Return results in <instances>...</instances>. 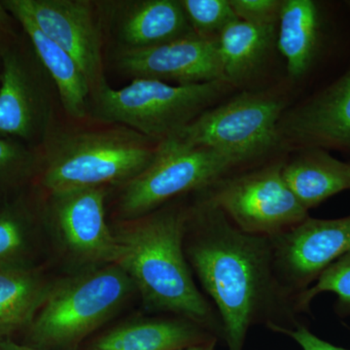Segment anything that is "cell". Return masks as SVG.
<instances>
[{"label": "cell", "instance_id": "17", "mask_svg": "<svg viewBox=\"0 0 350 350\" xmlns=\"http://www.w3.org/2000/svg\"><path fill=\"white\" fill-rule=\"evenodd\" d=\"M211 338H219L183 317L146 319L112 329L87 350H179Z\"/></svg>", "mask_w": 350, "mask_h": 350}, {"label": "cell", "instance_id": "3", "mask_svg": "<svg viewBox=\"0 0 350 350\" xmlns=\"http://www.w3.org/2000/svg\"><path fill=\"white\" fill-rule=\"evenodd\" d=\"M151 142L126 126L59 133L46 150L41 183L50 194L126 184L155 159Z\"/></svg>", "mask_w": 350, "mask_h": 350}, {"label": "cell", "instance_id": "25", "mask_svg": "<svg viewBox=\"0 0 350 350\" xmlns=\"http://www.w3.org/2000/svg\"><path fill=\"white\" fill-rule=\"evenodd\" d=\"M36 162L31 151L13 140L0 137V186L29 174Z\"/></svg>", "mask_w": 350, "mask_h": 350}, {"label": "cell", "instance_id": "10", "mask_svg": "<svg viewBox=\"0 0 350 350\" xmlns=\"http://www.w3.org/2000/svg\"><path fill=\"white\" fill-rule=\"evenodd\" d=\"M44 34L75 59L91 98L107 86L103 71L100 29L87 0H15ZM91 100V98H90Z\"/></svg>", "mask_w": 350, "mask_h": 350}, {"label": "cell", "instance_id": "21", "mask_svg": "<svg viewBox=\"0 0 350 350\" xmlns=\"http://www.w3.org/2000/svg\"><path fill=\"white\" fill-rule=\"evenodd\" d=\"M275 25H258L237 20L218 36L223 75L230 85L248 79L261 66L275 38Z\"/></svg>", "mask_w": 350, "mask_h": 350}, {"label": "cell", "instance_id": "8", "mask_svg": "<svg viewBox=\"0 0 350 350\" xmlns=\"http://www.w3.org/2000/svg\"><path fill=\"white\" fill-rule=\"evenodd\" d=\"M282 163L230 175L202 192L241 231L255 236H280L305 221L301 206L283 178Z\"/></svg>", "mask_w": 350, "mask_h": 350}, {"label": "cell", "instance_id": "19", "mask_svg": "<svg viewBox=\"0 0 350 350\" xmlns=\"http://www.w3.org/2000/svg\"><path fill=\"white\" fill-rule=\"evenodd\" d=\"M282 175L308 211L333 196L350 190L349 163L338 160L325 149H301L294 160L283 163Z\"/></svg>", "mask_w": 350, "mask_h": 350}, {"label": "cell", "instance_id": "26", "mask_svg": "<svg viewBox=\"0 0 350 350\" xmlns=\"http://www.w3.org/2000/svg\"><path fill=\"white\" fill-rule=\"evenodd\" d=\"M239 20L258 25H275L280 20V0H230Z\"/></svg>", "mask_w": 350, "mask_h": 350}, {"label": "cell", "instance_id": "27", "mask_svg": "<svg viewBox=\"0 0 350 350\" xmlns=\"http://www.w3.org/2000/svg\"><path fill=\"white\" fill-rule=\"evenodd\" d=\"M273 332L289 336L297 344L300 345L301 350H350L337 347V345H332L330 342L322 340L301 324H299L296 328L292 329V330L278 328L275 329Z\"/></svg>", "mask_w": 350, "mask_h": 350}, {"label": "cell", "instance_id": "6", "mask_svg": "<svg viewBox=\"0 0 350 350\" xmlns=\"http://www.w3.org/2000/svg\"><path fill=\"white\" fill-rule=\"evenodd\" d=\"M243 163L232 154L167 138L158 144L149 167L124 186L120 215L128 220L144 217L177 196L204 192Z\"/></svg>", "mask_w": 350, "mask_h": 350}, {"label": "cell", "instance_id": "22", "mask_svg": "<svg viewBox=\"0 0 350 350\" xmlns=\"http://www.w3.org/2000/svg\"><path fill=\"white\" fill-rule=\"evenodd\" d=\"M333 293L337 296L336 313L340 317L350 315V251L331 264L319 275L312 286L301 292L296 298L298 314L310 312V304L317 295Z\"/></svg>", "mask_w": 350, "mask_h": 350}, {"label": "cell", "instance_id": "18", "mask_svg": "<svg viewBox=\"0 0 350 350\" xmlns=\"http://www.w3.org/2000/svg\"><path fill=\"white\" fill-rule=\"evenodd\" d=\"M278 22V49L286 61L290 77L299 79L312 68L321 50V7L312 0H284Z\"/></svg>", "mask_w": 350, "mask_h": 350}, {"label": "cell", "instance_id": "2", "mask_svg": "<svg viewBox=\"0 0 350 350\" xmlns=\"http://www.w3.org/2000/svg\"><path fill=\"white\" fill-rule=\"evenodd\" d=\"M189 209H157L114 232L115 265L131 278L152 312L192 320L223 338L222 324L211 301L194 282L184 250Z\"/></svg>", "mask_w": 350, "mask_h": 350}, {"label": "cell", "instance_id": "4", "mask_svg": "<svg viewBox=\"0 0 350 350\" xmlns=\"http://www.w3.org/2000/svg\"><path fill=\"white\" fill-rule=\"evenodd\" d=\"M117 265H107L53 285L25 345L41 350H73L116 313L133 289Z\"/></svg>", "mask_w": 350, "mask_h": 350}, {"label": "cell", "instance_id": "1", "mask_svg": "<svg viewBox=\"0 0 350 350\" xmlns=\"http://www.w3.org/2000/svg\"><path fill=\"white\" fill-rule=\"evenodd\" d=\"M187 232L186 258L213 301L229 350H243L253 326L292 330L300 324L294 298L276 275L271 238L241 231L202 196L189 208Z\"/></svg>", "mask_w": 350, "mask_h": 350}, {"label": "cell", "instance_id": "5", "mask_svg": "<svg viewBox=\"0 0 350 350\" xmlns=\"http://www.w3.org/2000/svg\"><path fill=\"white\" fill-rule=\"evenodd\" d=\"M231 86L224 80L170 85L133 78L128 86L116 90L107 85L92 96L90 112L101 122L120 124L160 144L211 109Z\"/></svg>", "mask_w": 350, "mask_h": 350}, {"label": "cell", "instance_id": "9", "mask_svg": "<svg viewBox=\"0 0 350 350\" xmlns=\"http://www.w3.org/2000/svg\"><path fill=\"white\" fill-rule=\"evenodd\" d=\"M273 266L280 284L293 297L305 291L338 258L350 251V215L306 218L293 229L271 238Z\"/></svg>", "mask_w": 350, "mask_h": 350}, {"label": "cell", "instance_id": "15", "mask_svg": "<svg viewBox=\"0 0 350 350\" xmlns=\"http://www.w3.org/2000/svg\"><path fill=\"white\" fill-rule=\"evenodd\" d=\"M29 69L11 51L2 55L0 135L31 138L47 124V109Z\"/></svg>", "mask_w": 350, "mask_h": 350}, {"label": "cell", "instance_id": "20", "mask_svg": "<svg viewBox=\"0 0 350 350\" xmlns=\"http://www.w3.org/2000/svg\"><path fill=\"white\" fill-rule=\"evenodd\" d=\"M53 285L27 265L0 269V340L29 328Z\"/></svg>", "mask_w": 350, "mask_h": 350}, {"label": "cell", "instance_id": "13", "mask_svg": "<svg viewBox=\"0 0 350 350\" xmlns=\"http://www.w3.org/2000/svg\"><path fill=\"white\" fill-rule=\"evenodd\" d=\"M280 142L300 149L350 151V68L286 115Z\"/></svg>", "mask_w": 350, "mask_h": 350}, {"label": "cell", "instance_id": "24", "mask_svg": "<svg viewBox=\"0 0 350 350\" xmlns=\"http://www.w3.org/2000/svg\"><path fill=\"white\" fill-rule=\"evenodd\" d=\"M196 36L218 38L221 32L239 20L230 0H180Z\"/></svg>", "mask_w": 350, "mask_h": 350}, {"label": "cell", "instance_id": "11", "mask_svg": "<svg viewBox=\"0 0 350 350\" xmlns=\"http://www.w3.org/2000/svg\"><path fill=\"white\" fill-rule=\"evenodd\" d=\"M105 187L51 194L49 214L66 250L79 261L115 264L118 244L105 220Z\"/></svg>", "mask_w": 350, "mask_h": 350}, {"label": "cell", "instance_id": "12", "mask_svg": "<svg viewBox=\"0 0 350 350\" xmlns=\"http://www.w3.org/2000/svg\"><path fill=\"white\" fill-rule=\"evenodd\" d=\"M116 66L133 78L194 85L224 80L218 38L191 36L140 50L118 49Z\"/></svg>", "mask_w": 350, "mask_h": 350}, {"label": "cell", "instance_id": "31", "mask_svg": "<svg viewBox=\"0 0 350 350\" xmlns=\"http://www.w3.org/2000/svg\"><path fill=\"white\" fill-rule=\"evenodd\" d=\"M349 165H350V162H349Z\"/></svg>", "mask_w": 350, "mask_h": 350}, {"label": "cell", "instance_id": "7", "mask_svg": "<svg viewBox=\"0 0 350 350\" xmlns=\"http://www.w3.org/2000/svg\"><path fill=\"white\" fill-rule=\"evenodd\" d=\"M284 108L278 94H241L206 110L172 137L189 146L232 154L246 163L280 144L278 126Z\"/></svg>", "mask_w": 350, "mask_h": 350}, {"label": "cell", "instance_id": "30", "mask_svg": "<svg viewBox=\"0 0 350 350\" xmlns=\"http://www.w3.org/2000/svg\"><path fill=\"white\" fill-rule=\"evenodd\" d=\"M8 11L4 6L3 2L0 1V31H3L9 23Z\"/></svg>", "mask_w": 350, "mask_h": 350}, {"label": "cell", "instance_id": "28", "mask_svg": "<svg viewBox=\"0 0 350 350\" xmlns=\"http://www.w3.org/2000/svg\"><path fill=\"white\" fill-rule=\"evenodd\" d=\"M0 350H41L33 349L25 344L14 342L11 338L0 340Z\"/></svg>", "mask_w": 350, "mask_h": 350}, {"label": "cell", "instance_id": "23", "mask_svg": "<svg viewBox=\"0 0 350 350\" xmlns=\"http://www.w3.org/2000/svg\"><path fill=\"white\" fill-rule=\"evenodd\" d=\"M29 234V217L21 207L0 211V269L25 265Z\"/></svg>", "mask_w": 350, "mask_h": 350}, {"label": "cell", "instance_id": "14", "mask_svg": "<svg viewBox=\"0 0 350 350\" xmlns=\"http://www.w3.org/2000/svg\"><path fill=\"white\" fill-rule=\"evenodd\" d=\"M105 5L121 50L146 49L195 34L180 0L113 1Z\"/></svg>", "mask_w": 350, "mask_h": 350}, {"label": "cell", "instance_id": "29", "mask_svg": "<svg viewBox=\"0 0 350 350\" xmlns=\"http://www.w3.org/2000/svg\"><path fill=\"white\" fill-rule=\"evenodd\" d=\"M217 340V338H211L209 340H204V342L190 345V347H184V349L179 350H214Z\"/></svg>", "mask_w": 350, "mask_h": 350}, {"label": "cell", "instance_id": "16", "mask_svg": "<svg viewBox=\"0 0 350 350\" xmlns=\"http://www.w3.org/2000/svg\"><path fill=\"white\" fill-rule=\"evenodd\" d=\"M2 2L31 39L38 59L56 84L62 105L68 116L84 119L90 113L91 89L82 69L68 53L38 29L15 0Z\"/></svg>", "mask_w": 350, "mask_h": 350}]
</instances>
